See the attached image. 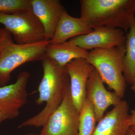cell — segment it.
<instances>
[{
    "instance_id": "6da1fadb",
    "label": "cell",
    "mask_w": 135,
    "mask_h": 135,
    "mask_svg": "<svg viewBox=\"0 0 135 135\" xmlns=\"http://www.w3.org/2000/svg\"><path fill=\"white\" fill-rule=\"evenodd\" d=\"M43 75L38 88L36 103H45V107L35 116L22 122L18 128L43 127L49 116L62 103L70 87V79L65 66H60L44 56L41 60Z\"/></svg>"
},
{
    "instance_id": "7a4b0ae2",
    "label": "cell",
    "mask_w": 135,
    "mask_h": 135,
    "mask_svg": "<svg viewBox=\"0 0 135 135\" xmlns=\"http://www.w3.org/2000/svg\"><path fill=\"white\" fill-rule=\"evenodd\" d=\"M80 18L94 29L99 27L127 32L135 18V0H81Z\"/></svg>"
},
{
    "instance_id": "3957f363",
    "label": "cell",
    "mask_w": 135,
    "mask_h": 135,
    "mask_svg": "<svg viewBox=\"0 0 135 135\" xmlns=\"http://www.w3.org/2000/svg\"><path fill=\"white\" fill-rule=\"evenodd\" d=\"M50 40L30 44H18L6 28L0 27V87L7 85L11 74L20 66L29 62L41 61Z\"/></svg>"
},
{
    "instance_id": "277c9868",
    "label": "cell",
    "mask_w": 135,
    "mask_h": 135,
    "mask_svg": "<svg viewBox=\"0 0 135 135\" xmlns=\"http://www.w3.org/2000/svg\"><path fill=\"white\" fill-rule=\"evenodd\" d=\"M126 46L95 49L89 52L86 60L98 72L104 83L121 99L125 95L127 82L123 75Z\"/></svg>"
},
{
    "instance_id": "5b68a950",
    "label": "cell",
    "mask_w": 135,
    "mask_h": 135,
    "mask_svg": "<svg viewBox=\"0 0 135 135\" xmlns=\"http://www.w3.org/2000/svg\"><path fill=\"white\" fill-rule=\"evenodd\" d=\"M0 23L18 44H30L45 40L43 26L32 8L12 14L0 13Z\"/></svg>"
},
{
    "instance_id": "8992f818",
    "label": "cell",
    "mask_w": 135,
    "mask_h": 135,
    "mask_svg": "<svg viewBox=\"0 0 135 135\" xmlns=\"http://www.w3.org/2000/svg\"><path fill=\"white\" fill-rule=\"evenodd\" d=\"M80 113L73 102L70 87L62 103L42 127L40 135H77Z\"/></svg>"
},
{
    "instance_id": "52a82bcc",
    "label": "cell",
    "mask_w": 135,
    "mask_h": 135,
    "mask_svg": "<svg viewBox=\"0 0 135 135\" xmlns=\"http://www.w3.org/2000/svg\"><path fill=\"white\" fill-rule=\"evenodd\" d=\"M30 74L26 71L20 73L16 82L0 87V111L7 119L16 118L20 110L27 101V86Z\"/></svg>"
},
{
    "instance_id": "ba28073f",
    "label": "cell",
    "mask_w": 135,
    "mask_h": 135,
    "mask_svg": "<svg viewBox=\"0 0 135 135\" xmlns=\"http://www.w3.org/2000/svg\"><path fill=\"white\" fill-rule=\"evenodd\" d=\"M126 38L122 29L102 26L95 28L89 33L74 37L67 42L85 50H92L125 46Z\"/></svg>"
},
{
    "instance_id": "9c48e42d",
    "label": "cell",
    "mask_w": 135,
    "mask_h": 135,
    "mask_svg": "<svg viewBox=\"0 0 135 135\" xmlns=\"http://www.w3.org/2000/svg\"><path fill=\"white\" fill-rule=\"evenodd\" d=\"M65 67L70 77L72 99L80 113L87 99V82L95 68L84 58L74 59Z\"/></svg>"
},
{
    "instance_id": "30bf717a",
    "label": "cell",
    "mask_w": 135,
    "mask_h": 135,
    "mask_svg": "<svg viewBox=\"0 0 135 135\" xmlns=\"http://www.w3.org/2000/svg\"><path fill=\"white\" fill-rule=\"evenodd\" d=\"M86 97L93 105L97 122L103 118L107 108L122 101L115 92L108 91L98 72L94 69L88 80Z\"/></svg>"
},
{
    "instance_id": "8fae6325",
    "label": "cell",
    "mask_w": 135,
    "mask_h": 135,
    "mask_svg": "<svg viewBox=\"0 0 135 135\" xmlns=\"http://www.w3.org/2000/svg\"><path fill=\"white\" fill-rule=\"evenodd\" d=\"M129 109L127 102L122 100L98 122L92 135H126L130 128Z\"/></svg>"
},
{
    "instance_id": "7c38bea8",
    "label": "cell",
    "mask_w": 135,
    "mask_h": 135,
    "mask_svg": "<svg viewBox=\"0 0 135 135\" xmlns=\"http://www.w3.org/2000/svg\"><path fill=\"white\" fill-rule=\"evenodd\" d=\"M31 4L33 12L43 26L45 40L50 41L65 9L58 0H31Z\"/></svg>"
},
{
    "instance_id": "4fadbf2b",
    "label": "cell",
    "mask_w": 135,
    "mask_h": 135,
    "mask_svg": "<svg viewBox=\"0 0 135 135\" xmlns=\"http://www.w3.org/2000/svg\"><path fill=\"white\" fill-rule=\"evenodd\" d=\"M93 31L80 18L71 16L65 10L63 12L53 38L50 40V44L65 43L69 39L87 34Z\"/></svg>"
},
{
    "instance_id": "5bb4252c",
    "label": "cell",
    "mask_w": 135,
    "mask_h": 135,
    "mask_svg": "<svg viewBox=\"0 0 135 135\" xmlns=\"http://www.w3.org/2000/svg\"><path fill=\"white\" fill-rule=\"evenodd\" d=\"M89 52L78 46L68 43L50 44L46 49L45 55L60 66H65L77 58L86 59Z\"/></svg>"
},
{
    "instance_id": "9a60e30c",
    "label": "cell",
    "mask_w": 135,
    "mask_h": 135,
    "mask_svg": "<svg viewBox=\"0 0 135 135\" xmlns=\"http://www.w3.org/2000/svg\"><path fill=\"white\" fill-rule=\"evenodd\" d=\"M126 38L123 75L127 83L131 84L135 75V18L131 22Z\"/></svg>"
},
{
    "instance_id": "2e32d148",
    "label": "cell",
    "mask_w": 135,
    "mask_h": 135,
    "mask_svg": "<svg viewBox=\"0 0 135 135\" xmlns=\"http://www.w3.org/2000/svg\"><path fill=\"white\" fill-rule=\"evenodd\" d=\"M97 122L94 107L87 99L80 112L77 135H93Z\"/></svg>"
},
{
    "instance_id": "e0dca14e",
    "label": "cell",
    "mask_w": 135,
    "mask_h": 135,
    "mask_svg": "<svg viewBox=\"0 0 135 135\" xmlns=\"http://www.w3.org/2000/svg\"><path fill=\"white\" fill-rule=\"evenodd\" d=\"M31 8V0H0V13L12 14Z\"/></svg>"
},
{
    "instance_id": "ac0fdd59",
    "label": "cell",
    "mask_w": 135,
    "mask_h": 135,
    "mask_svg": "<svg viewBox=\"0 0 135 135\" xmlns=\"http://www.w3.org/2000/svg\"><path fill=\"white\" fill-rule=\"evenodd\" d=\"M131 114L129 115L128 123L130 127H135V110L131 111Z\"/></svg>"
},
{
    "instance_id": "d6986e66",
    "label": "cell",
    "mask_w": 135,
    "mask_h": 135,
    "mask_svg": "<svg viewBox=\"0 0 135 135\" xmlns=\"http://www.w3.org/2000/svg\"><path fill=\"white\" fill-rule=\"evenodd\" d=\"M6 116L4 115V114L2 112L0 111V123L2 122L3 121L7 120Z\"/></svg>"
},
{
    "instance_id": "ffe728a7",
    "label": "cell",
    "mask_w": 135,
    "mask_h": 135,
    "mask_svg": "<svg viewBox=\"0 0 135 135\" xmlns=\"http://www.w3.org/2000/svg\"><path fill=\"white\" fill-rule=\"evenodd\" d=\"M126 135H135V131L130 128L128 131Z\"/></svg>"
},
{
    "instance_id": "44dd1931",
    "label": "cell",
    "mask_w": 135,
    "mask_h": 135,
    "mask_svg": "<svg viewBox=\"0 0 135 135\" xmlns=\"http://www.w3.org/2000/svg\"><path fill=\"white\" fill-rule=\"evenodd\" d=\"M131 89L133 90L135 92V75L134 77V79H133V82L131 84Z\"/></svg>"
},
{
    "instance_id": "7402d4cb",
    "label": "cell",
    "mask_w": 135,
    "mask_h": 135,
    "mask_svg": "<svg viewBox=\"0 0 135 135\" xmlns=\"http://www.w3.org/2000/svg\"><path fill=\"white\" fill-rule=\"evenodd\" d=\"M26 135H40L39 134H32V133H29V134H27Z\"/></svg>"
},
{
    "instance_id": "603a6c76",
    "label": "cell",
    "mask_w": 135,
    "mask_h": 135,
    "mask_svg": "<svg viewBox=\"0 0 135 135\" xmlns=\"http://www.w3.org/2000/svg\"><path fill=\"white\" fill-rule=\"evenodd\" d=\"M131 128V129H133V131H135V127H130Z\"/></svg>"
}]
</instances>
